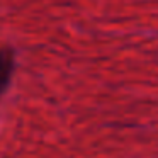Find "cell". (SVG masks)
I'll return each mask as SVG.
<instances>
[{"instance_id":"cell-1","label":"cell","mask_w":158,"mask_h":158,"mask_svg":"<svg viewBox=\"0 0 158 158\" xmlns=\"http://www.w3.org/2000/svg\"><path fill=\"white\" fill-rule=\"evenodd\" d=\"M15 70V55L14 49L2 48L0 49V95L9 89L12 75Z\"/></svg>"}]
</instances>
